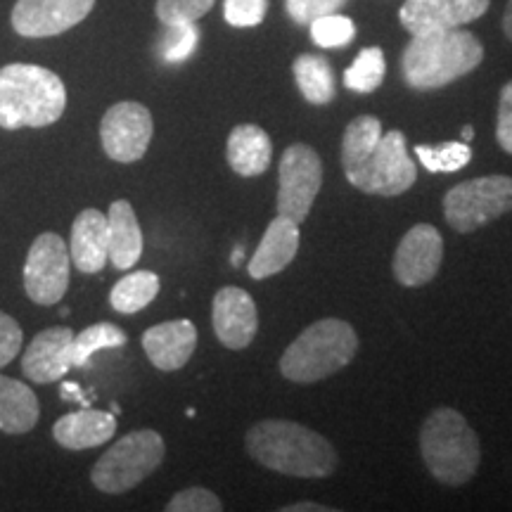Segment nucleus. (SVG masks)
Segmentation results:
<instances>
[{"instance_id": "f257e3e1", "label": "nucleus", "mask_w": 512, "mask_h": 512, "mask_svg": "<svg viewBox=\"0 0 512 512\" xmlns=\"http://www.w3.org/2000/svg\"><path fill=\"white\" fill-rule=\"evenodd\" d=\"M256 463L287 477L323 479L337 470V451L318 432L292 420H261L245 434Z\"/></svg>"}, {"instance_id": "f03ea898", "label": "nucleus", "mask_w": 512, "mask_h": 512, "mask_svg": "<svg viewBox=\"0 0 512 512\" xmlns=\"http://www.w3.org/2000/svg\"><path fill=\"white\" fill-rule=\"evenodd\" d=\"M484 46L472 31L441 29L411 38L401 55L403 81L413 91H437L482 64Z\"/></svg>"}, {"instance_id": "7ed1b4c3", "label": "nucleus", "mask_w": 512, "mask_h": 512, "mask_svg": "<svg viewBox=\"0 0 512 512\" xmlns=\"http://www.w3.org/2000/svg\"><path fill=\"white\" fill-rule=\"evenodd\" d=\"M67 107L60 76L38 64L12 62L0 67V128H43L55 124Z\"/></svg>"}, {"instance_id": "20e7f679", "label": "nucleus", "mask_w": 512, "mask_h": 512, "mask_svg": "<svg viewBox=\"0 0 512 512\" xmlns=\"http://www.w3.org/2000/svg\"><path fill=\"white\" fill-rule=\"evenodd\" d=\"M420 453L427 470L446 486L467 484L477 475L482 448L479 437L453 408L441 406L420 427Z\"/></svg>"}, {"instance_id": "39448f33", "label": "nucleus", "mask_w": 512, "mask_h": 512, "mask_svg": "<svg viewBox=\"0 0 512 512\" xmlns=\"http://www.w3.org/2000/svg\"><path fill=\"white\" fill-rule=\"evenodd\" d=\"M358 335L347 320L323 318L309 325L280 358V373L297 384H313L354 361Z\"/></svg>"}, {"instance_id": "423d86ee", "label": "nucleus", "mask_w": 512, "mask_h": 512, "mask_svg": "<svg viewBox=\"0 0 512 512\" xmlns=\"http://www.w3.org/2000/svg\"><path fill=\"white\" fill-rule=\"evenodd\" d=\"M164 456L166 444L162 434L155 430L128 432L102 453L91 472V482L102 494H126L150 477L162 465Z\"/></svg>"}, {"instance_id": "0eeeda50", "label": "nucleus", "mask_w": 512, "mask_h": 512, "mask_svg": "<svg viewBox=\"0 0 512 512\" xmlns=\"http://www.w3.org/2000/svg\"><path fill=\"white\" fill-rule=\"evenodd\" d=\"M508 211H512V178L501 174L470 178L444 197L446 223L460 235L475 233Z\"/></svg>"}, {"instance_id": "6e6552de", "label": "nucleus", "mask_w": 512, "mask_h": 512, "mask_svg": "<svg viewBox=\"0 0 512 512\" xmlns=\"http://www.w3.org/2000/svg\"><path fill=\"white\" fill-rule=\"evenodd\" d=\"M347 181L366 195L380 197H396L411 190L418 181V166L408 157L406 136L396 128L382 133L368 162L347 174Z\"/></svg>"}, {"instance_id": "1a4fd4ad", "label": "nucleus", "mask_w": 512, "mask_h": 512, "mask_svg": "<svg viewBox=\"0 0 512 512\" xmlns=\"http://www.w3.org/2000/svg\"><path fill=\"white\" fill-rule=\"evenodd\" d=\"M320 185H323V162L318 152L304 143L287 147L278 164V202H275L278 214L302 226L309 219Z\"/></svg>"}, {"instance_id": "9d476101", "label": "nucleus", "mask_w": 512, "mask_h": 512, "mask_svg": "<svg viewBox=\"0 0 512 512\" xmlns=\"http://www.w3.org/2000/svg\"><path fill=\"white\" fill-rule=\"evenodd\" d=\"M72 256L57 233H43L31 242L24 264V290L38 306H55L62 302L69 287Z\"/></svg>"}, {"instance_id": "9b49d317", "label": "nucleus", "mask_w": 512, "mask_h": 512, "mask_svg": "<svg viewBox=\"0 0 512 512\" xmlns=\"http://www.w3.org/2000/svg\"><path fill=\"white\" fill-rule=\"evenodd\" d=\"M152 114L140 102L126 100L112 105L100 121V140L105 155L119 164H133L145 157L152 143Z\"/></svg>"}, {"instance_id": "f8f14e48", "label": "nucleus", "mask_w": 512, "mask_h": 512, "mask_svg": "<svg viewBox=\"0 0 512 512\" xmlns=\"http://www.w3.org/2000/svg\"><path fill=\"white\" fill-rule=\"evenodd\" d=\"M444 261V238L432 223H418L403 235L394 252L392 271L403 287H422L437 278Z\"/></svg>"}, {"instance_id": "ddd939ff", "label": "nucleus", "mask_w": 512, "mask_h": 512, "mask_svg": "<svg viewBox=\"0 0 512 512\" xmlns=\"http://www.w3.org/2000/svg\"><path fill=\"white\" fill-rule=\"evenodd\" d=\"M95 0H17L12 29L24 38H50L74 29L91 15Z\"/></svg>"}, {"instance_id": "4468645a", "label": "nucleus", "mask_w": 512, "mask_h": 512, "mask_svg": "<svg viewBox=\"0 0 512 512\" xmlns=\"http://www.w3.org/2000/svg\"><path fill=\"white\" fill-rule=\"evenodd\" d=\"M211 325L223 347L233 351L247 349L259 330V313L252 294L242 287H221L211 304Z\"/></svg>"}, {"instance_id": "2eb2a0df", "label": "nucleus", "mask_w": 512, "mask_h": 512, "mask_svg": "<svg viewBox=\"0 0 512 512\" xmlns=\"http://www.w3.org/2000/svg\"><path fill=\"white\" fill-rule=\"evenodd\" d=\"M491 0H406L399 10L403 29L411 36L427 31L460 29L484 17Z\"/></svg>"}, {"instance_id": "dca6fc26", "label": "nucleus", "mask_w": 512, "mask_h": 512, "mask_svg": "<svg viewBox=\"0 0 512 512\" xmlns=\"http://www.w3.org/2000/svg\"><path fill=\"white\" fill-rule=\"evenodd\" d=\"M74 330L55 325L31 339L22 356V370L31 382L53 384L72 370Z\"/></svg>"}, {"instance_id": "f3484780", "label": "nucleus", "mask_w": 512, "mask_h": 512, "mask_svg": "<svg viewBox=\"0 0 512 512\" xmlns=\"http://www.w3.org/2000/svg\"><path fill=\"white\" fill-rule=\"evenodd\" d=\"M197 347V328L188 318L166 320L152 325L143 335V351L150 363L164 373L181 370L190 361Z\"/></svg>"}, {"instance_id": "a211bd4d", "label": "nucleus", "mask_w": 512, "mask_h": 512, "mask_svg": "<svg viewBox=\"0 0 512 512\" xmlns=\"http://www.w3.org/2000/svg\"><path fill=\"white\" fill-rule=\"evenodd\" d=\"M299 223H294L287 216H280L268 223L264 238L249 259L247 271L249 278L266 280L271 275H278L292 264L294 256L299 252Z\"/></svg>"}, {"instance_id": "6ab92c4d", "label": "nucleus", "mask_w": 512, "mask_h": 512, "mask_svg": "<svg viewBox=\"0 0 512 512\" xmlns=\"http://www.w3.org/2000/svg\"><path fill=\"white\" fill-rule=\"evenodd\" d=\"M69 256L81 273H100L110 261V228L107 216L98 209H83L72 223Z\"/></svg>"}, {"instance_id": "aec40b11", "label": "nucleus", "mask_w": 512, "mask_h": 512, "mask_svg": "<svg viewBox=\"0 0 512 512\" xmlns=\"http://www.w3.org/2000/svg\"><path fill=\"white\" fill-rule=\"evenodd\" d=\"M117 432V415L83 406V411L67 413L53 425V437L69 451H86L107 444Z\"/></svg>"}, {"instance_id": "412c9836", "label": "nucleus", "mask_w": 512, "mask_h": 512, "mask_svg": "<svg viewBox=\"0 0 512 512\" xmlns=\"http://www.w3.org/2000/svg\"><path fill=\"white\" fill-rule=\"evenodd\" d=\"M228 166L242 178L261 176L271 166V136L256 124H240L230 131L226 143Z\"/></svg>"}, {"instance_id": "4be33fe9", "label": "nucleus", "mask_w": 512, "mask_h": 512, "mask_svg": "<svg viewBox=\"0 0 512 512\" xmlns=\"http://www.w3.org/2000/svg\"><path fill=\"white\" fill-rule=\"evenodd\" d=\"M110 228V261L119 271H128L143 256V230L131 202L114 200L107 211Z\"/></svg>"}, {"instance_id": "5701e85b", "label": "nucleus", "mask_w": 512, "mask_h": 512, "mask_svg": "<svg viewBox=\"0 0 512 512\" xmlns=\"http://www.w3.org/2000/svg\"><path fill=\"white\" fill-rule=\"evenodd\" d=\"M41 418V406L34 389L27 384L0 375V432L27 434Z\"/></svg>"}, {"instance_id": "b1692460", "label": "nucleus", "mask_w": 512, "mask_h": 512, "mask_svg": "<svg viewBox=\"0 0 512 512\" xmlns=\"http://www.w3.org/2000/svg\"><path fill=\"white\" fill-rule=\"evenodd\" d=\"M292 74L304 100H309L311 105H328L335 100V74L325 57L299 55L292 64Z\"/></svg>"}, {"instance_id": "393cba45", "label": "nucleus", "mask_w": 512, "mask_h": 512, "mask_svg": "<svg viewBox=\"0 0 512 512\" xmlns=\"http://www.w3.org/2000/svg\"><path fill=\"white\" fill-rule=\"evenodd\" d=\"M382 133V121L373 117V114H363V117H356L351 121L342 138L344 174H351L363 162H368V157L373 155L377 143H380Z\"/></svg>"}, {"instance_id": "a878e982", "label": "nucleus", "mask_w": 512, "mask_h": 512, "mask_svg": "<svg viewBox=\"0 0 512 512\" xmlns=\"http://www.w3.org/2000/svg\"><path fill=\"white\" fill-rule=\"evenodd\" d=\"M159 294V275L152 271H133L124 275L110 292V304L117 313L131 316L150 306Z\"/></svg>"}, {"instance_id": "bb28decb", "label": "nucleus", "mask_w": 512, "mask_h": 512, "mask_svg": "<svg viewBox=\"0 0 512 512\" xmlns=\"http://www.w3.org/2000/svg\"><path fill=\"white\" fill-rule=\"evenodd\" d=\"M128 342L126 332L117 328L114 323H95L88 325L86 330H81L79 335H74L72 342V366L83 368L88 366L93 354H98L102 349H119Z\"/></svg>"}, {"instance_id": "cd10ccee", "label": "nucleus", "mask_w": 512, "mask_h": 512, "mask_svg": "<svg viewBox=\"0 0 512 512\" xmlns=\"http://www.w3.org/2000/svg\"><path fill=\"white\" fill-rule=\"evenodd\" d=\"M384 74H387V62H384L382 48H363L344 72V86L354 93H373L382 86Z\"/></svg>"}, {"instance_id": "c85d7f7f", "label": "nucleus", "mask_w": 512, "mask_h": 512, "mask_svg": "<svg viewBox=\"0 0 512 512\" xmlns=\"http://www.w3.org/2000/svg\"><path fill=\"white\" fill-rule=\"evenodd\" d=\"M415 155L432 174H453V171L465 169L472 159V147L465 140H451L444 145H418Z\"/></svg>"}, {"instance_id": "c756f323", "label": "nucleus", "mask_w": 512, "mask_h": 512, "mask_svg": "<svg viewBox=\"0 0 512 512\" xmlns=\"http://www.w3.org/2000/svg\"><path fill=\"white\" fill-rule=\"evenodd\" d=\"M200 43V29L195 22L190 24H166L162 38H159L157 53L166 64H181L197 50Z\"/></svg>"}, {"instance_id": "7c9ffc66", "label": "nucleus", "mask_w": 512, "mask_h": 512, "mask_svg": "<svg viewBox=\"0 0 512 512\" xmlns=\"http://www.w3.org/2000/svg\"><path fill=\"white\" fill-rule=\"evenodd\" d=\"M311 38L318 48H344L356 38V24L347 15H323L309 24Z\"/></svg>"}, {"instance_id": "2f4dec72", "label": "nucleus", "mask_w": 512, "mask_h": 512, "mask_svg": "<svg viewBox=\"0 0 512 512\" xmlns=\"http://www.w3.org/2000/svg\"><path fill=\"white\" fill-rule=\"evenodd\" d=\"M216 0H157V19L164 24H190L207 15Z\"/></svg>"}, {"instance_id": "473e14b6", "label": "nucleus", "mask_w": 512, "mask_h": 512, "mask_svg": "<svg viewBox=\"0 0 512 512\" xmlns=\"http://www.w3.org/2000/svg\"><path fill=\"white\" fill-rule=\"evenodd\" d=\"M169 512H221L223 503L214 491L204 486H190V489L178 491V494L166 503Z\"/></svg>"}, {"instance_id": "72a5a7b5", "label": "nucleus", "mask_w": 512, "mask_h": 512, "mask_svg": "<svg viewBox=\"0 0 512 512\" xmlns=\"http://www.w3.org/2000/svg\"><path fill=\"white\" fill-rule=\"evenodd\" d=\"M266 12L268 0H226L223 3V17L235 29L259 27L266 19Z\"/></svg>"}, {"instance_id": "f704fd0d", "label": "nucleus", "mask_w": 512, "mask_h": 512, "mask_svg": "<svg viewBox=\"0 0 512 512\" xmlns=\"http://www.w3.org/2000/svg\"><path fill=\"white\" fill-rule=\"evenodd\" d=\"M347 3L349 0H285V12L292 22L309 27L313 19L339 12Z\"/></svg>"}, {"instance_id": "c9c22d12", "label": "nucleus", "mask_w": 512, "mask_h": 512, "mask_svg": "<svg viewBox=\"0 0 512 512\" xmlns=\"http://www.w3.org/2000/svg\"><path fill=\"white\" fill-rule=\"evenodd\" d=\"M22 339L24 335L17 320L0 311V368L15 361L19 349H22Z\"/></svg>"}, {"instance_id": "e433bc0d", "label": "nucleus", "mask_w": 512, "mask_h": 512, "mask_svg": "<svg viewBox=\"0 0 512 512\" xmlns=\"http://www.w3.org/2000/svg\"><path fill=\"white\" fill-rule=\"evenodd\" d=\"M496 140L508 155H512V81L505 83L501 98H498Z\"/></svg>"}, {"instance_id": "4c0bfd02", "label": "nucleus", "mask_w": 512, "mask_h": 512, "mask_svg": "<svg viewBox=\"0 0 512 512\" xmlns=\"http://www.w3.org/2000/svg\"><path fill=\"white\" fill-rule=\"evenodd\" d=\"M283 512H332V508L328 505H320V503H294L283 508Z\"/></svg>"}, {"instance_id": "58836bf2", "label": "nucleus", "mask_w": 512, "mask_h": 512, "mask_svg": "<svg viewBox=\"0 0 512 512\" xmlns=\"http://www.w3.org/2000/svg\"><path fill=\"white\" fill-rule=\"evenodd\" d=\"M503 34L508 36V41L512 43V0H508V5H505V15H503Z\"/></svg>"}, {"instance_id": "ea45409f", "label": "nucleus", "mask_w": 512, "mask_h": 512, "mask_svg": "<svg viewBox=\"0 0 512 512\" xmlns=\"http://www.w3.org/2000/svg\"><path fill=\"white\" fill-rule=\"evenodd\" d=\"M242 256H245V249H242V247H235L233 259H230V261H233V266H240V264H242Z\"/></svg>"}, {"instance_id": "a19ab883", "label": "nucleus", "mask_w": 512, "mask_h": 512, "mask_svg": "<svg viewBox=\"0 0 512 512\" xmlns=\"http://www.w3.org/2000/svg\"><path fill=\"white\" fill-rule=\"evenodd\" d=\"M472 138H475V128L465 126V128H463V140H465V143H470Z\"/></svg>"}]
</instances>
